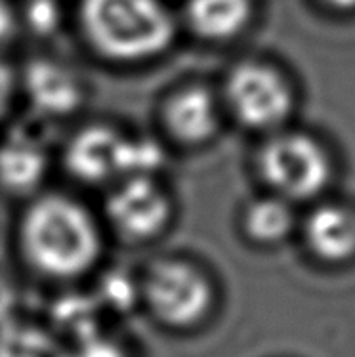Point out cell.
Wrapping results in <instances>:
<instances>
[{
    "mask_svg": "<svg viewBox=\"0 0 355 357\" xmlns=\"http://www.w3.org/2000/svg\"><path fill=\"white\" fill-rule=\"evenodd\" d=\"M22 248L31 266L56 279L79 278L102 255L100 227L84 204L67 195H43L22 220Z\"/></svg>",
    "mask_w": 355,
    "mask_h": 357,
    "instance_id": "1",
    "label": "cell"
},
{
    "mask_svg": "<svg viewBox=\"0 0 355 357\" xmlns=\"http://www.w3.org/2000/svg\"><path fill=\"white\" fill-rule=\"evenodd\" d=\"M79 17L88 44L111 61H147L174 43V17L163 0H80Z\"/></svg>",
    "mask_w": 355,
    "mask_h": 357,
    "instance_id": "2",
    "label": "cell"
},
{
    "mask_svg": "<svg viewBox=\"0 0 355 357\" xmlns=\"http://www.w3.org/2000/svg\"><path fill=\"white\" fill-rule=\"evenodd\" d=\"M258 165L264 180L277 193L290 199L317 195L331 178L325 151L302 134H281L269 139Z\"/></svg>",
    "mask_w": 355,
    "mask_h": 357,
    "instance_id": "3",
    "label": "cell"
},
{
    "mask_svg": "<svg viewBox=\"0 0 355 357\" xmlns=\"http://www.w3.org/2000/svg\"><path fill=\"white\" fill-rule=\"evenodd\" d=\"M153 315L170 327H189L211 306L209 281L193 266L178 260H163L149 268L142 283Z\"/></svg>",
    "mask_w": 355,
    "mask_h": 357,
    "instance_id": "4",
    "label": "cell"
},
{
    "mask_svg": "<svg viewBox=\"0 0 355 357\" xmlns=\"http://www.w3.org/2000/svg\"><path fill=\"white\" fill-rule=\"evenodd\" d=\"M172 204L155 176H130L111 185L105 216L116 234L142 243L151 241L168 226Z\"/></svg>",
    "mask_w": 355,
    "mask_h": 357,
    "instance_id": "5",
    "label": "cell"
},
{
    "mask_svg": "<svg viewBox=\"0 0 355 357\" xmlns=\"http://www.w3.org/2000/svg\"><path fill=\"white\" fill-rule=\"evenodd\" d=\"M233 115L250 128H273L292 109V96L279 73L258 63L235 67L225 82Z\"/></svg>",
    "mask_w": 355,
    "mask_h": 357,
    "instance_id": "6",
    "label": "cell"
},
{
    "mask_svg": "<svg viewBox=\"0 0 355 357\" xmlns=\"http://www.w3.org/2000/svg\"><path fill=\"white\" fill-rule=\"evenodd\" d=\"M31 107L44 119L71 117L86 98V84L77 69L52 58L27 63L20 79Z\"/></svg>",
    "mask_w": 355,
    "mask_h": 357,
    "instance_id": "7",
    "label": "cell"
},
{
    "mask_svg": "<svg viewBox=\"0 0 355 357\" xmlns=\"http://www.w3.org/2000/svg\"><path fill=\"white\" fill-rule=\"evenodd\" d=\"M124 136L126 134L105 124H92L77 132L66 147L69 174L90 185L119 182Z\"/></svg>",
    "mask_w": 355,
    "mask_h": 357,
    "instance_id": "8",
    "label": "cell"
},
{
    "mask_svg": "<svg viewBox=\"0 0 355 357\" xmlns=\"http://www.w3.org/2000/svg\"><path fill=\"white\" fill-rule=\"evenodd\" d=\"M48 168V147L33 132H12L0 144V188L8 193H33L44 182Z\"/></svg>",
    "mask_w": 355,
    "mask_h": 357,
    "instance_id": "9",
    "label": "cell"
},
{
    "mask_svg": "<svg viewBox=\"0 0 355 357\" xmlns=\"http://www.w3.org/2000/svg\"><path fill=\"white\" fill-rule=\"evenodd\" d=\"M163 119L172 138L186 146H199L209 142L218 128L216 102L206 88H181L170 96Z\"/></svg>",
    "mask_w": 355,
    "mask_h": 357,
    "instance_id": "10",
    "label": "cell"
},
{
    "mask_svg": "<svg viewBox=\"0 0 355 357\" xmlns=\"http://www.w3.org/2000/svg\"><path fill=\"white\" fill-rule=\"evenodd\" d=\"M310 247L326 260H344L355 252V216L348 208L323 204L305 224Z\"/></svg>",
    "mask_w": 355,
    "mask_h": 357,
    "instance_id": "11",
    "label": "cell"
},
{
    "mask_svg": "<svg viewBox=\"0 0 355 357\" xmlns=\"http://www.w3.org/2000/svg\"><path fill=\"white\" fill-rule=\"evenodd\" d=\"M189 27L206 40H227L245 29L250 0H189Z\"/></svg>",
    "mask_w": 355,
    "mask_h": 357,
    "instance_id": "12",
    "label": "cell"
},
{
    "mask_svg": "<svg viewBox=\"0 0 355 357\" xmlns=\"http://www.w3.org/2000/svg\"><path fill=\"white\" fill-rule=\"evenodd\" d=\"M0 357H71L54 333L22 321L0 327Z\"/></svg>",
    "mask_w": 355,
    "mask_h": 357,
    "instance_id": "13",
    "label": "cell"
},
{
    "mask_svg": "<svg viewBox=\"0 0 355 357\" xmlns=\"http://www.w3.org/2000/svg\"><path fill=\"white\" fill-rule=\"evenodd\" d=\"M245 227L262 243L283 239L292 227V212L281 199H258L245 212Z\"/></svg>",
    "mask_w": 355,
    "mask_h": 357,
    "instance_id": "14",
    "label": "cell"
},
{
    "mask_svg": "<svg viewBox=\"0 0 355 357\" xmlns=\"http://www.w3.org/2000/svg\"><path fill=\"white\" fill-rule=\"evenodd\" d=\"M167 165V151L157 139L147 136H124L121 180L130 176H155Z\"/></svg>",
    "mask_w": 355,
    "mask_h": 357,
    "instance_id": "15",
    "label": "cell"
},
{
    "mask_svg": "<svg viewBox=\"0 0 355 357\" xmlns=\"http://www.w3.org/2000/svg\"><path fill=\"white\" fill-rule=\"evenodd\" d=\"M23 20L38 37H50L63 23V6L59 0H25Z\"/></svg>",
    "mask_w": 355,
    "mask_h": 357,
    "instance_id": "16",
    "label": "cell"
},
{
    "mask_svg": "<svg viewBox=\"0 0 355 357\" xmlns=\"http://www.w3.org/2000/svg\"><path fill=\"white\" fill-rule=\"evenodd\" d=\"M59 321H61L63 327L79 336V342L88 338V336L98 335L96 333L94 310L88 306L86 300H63L61 302V312H59Z\"/></svg>",
    "mask_w": 355,
    "mask_h": 357,
    "instance_id": "17",
    "label": "cell"
},
{
    "mask_svg": "<svg viewBox=\"0 0 355 357\" xmlns=\"http://www.w3.org/2000/svg\"><path fill=\"white\" fill-rule=\"evenodd\" d=\"M71 357H126V354L113 340L100 335H92L80 340L79 348L71 351Z\"/></svg>",
    "mask_w": 355,
    "mask_h": 357,
    "instance_id": "18",
    "label": "cell"
},
{
    "mask_svg": "<svg viewBox=\"0 0 355 357\" xmlns=\"http://www.w3.org/2000/svg\"><path fill=\"white\" fill-rule=\"evenodd\" d=\"M17 84H20V80L14 75V71L10 69V66L0 61V126L6 123L8 115L14 107Z\"/></svg>",
    "mask_w": 355,
    "mask_h": 357,
    "instance_id": "19",
    "label": "cell"
},
{
    "mask_svg": "<svg viewBox=\"0 0 355 357\" xmlns=\"http://www.w3.org/2000/svg\"><path fill=\"white\" fill-rule=\"evenodd\" d=\"M17 292H15L14 284L0 278V327L12 323L17 317Z\"/></svg>",
    "mask_w": 355,
    "mask_h": 357,
    "instance_id": "20",
    "label": "cell"
},
{
    "mask_svg": "<svg viewBox=\"0 0 355 357\" xmlns=\"http://www.w3.org/2000/svg\"><path fill=\"white\" fill-rule=\"evenodd\" d=\"M105 287H107V304H111V306L119 307V310H123L124 306H128L130 302L126 300V296H124V292H134V289H132V284L124 279V275H113V278H109L107 281H105Z\"/></svg>",
    "mask_w": 355,
    "mask_h": 357,
    "instance_id": "21",
    "label": "cell"
},
{
    "mask_svg": "<svg viewBox=\"0 0 355 357\" xmlns=\"http://www.w3.org/2000/svg\"><path fill=\"white\" fill-rule=\"evenodd\" d=\"M17 29V14L10 0H0V44L12 38L14 31Z\"/></svg>",
    "mask_w": 355,
    "mask_h": 357,
    "instance_id": "22",
    "label": "cell"
},
{
    "mask_svg": "<svg viewBox=\"0 0 355 357\" xmlns=\"http://www.w3.org/2000/svg\"><path fill=\"white\" fill-rule=\"evenodd\" d=\"M331 6L340 8V10H352L355 8V0H326Z\"/></svg>",
    "mask_w": 355,
    "mask_h": 357,
    "instance_id": "23",
    "label": "cell"
}]
</instances>
